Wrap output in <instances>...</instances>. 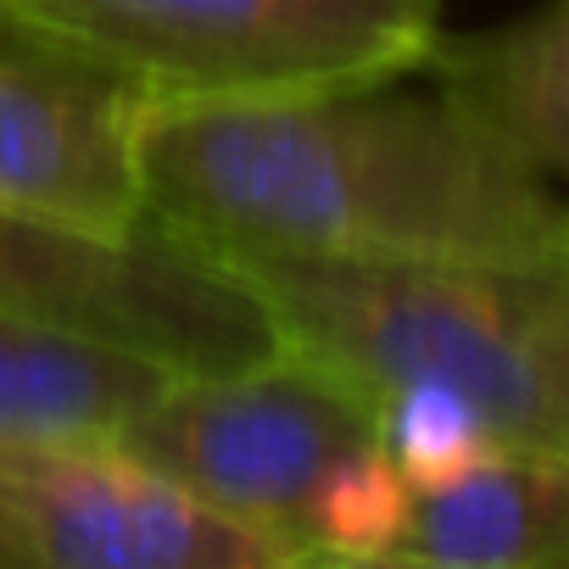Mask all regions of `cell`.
<instances>
[{
  "label": "cell",
  "mask_w": 569,
  "mask_h": 569,
  "mask_svg": "<svg viewBox=\"0 0 569 569\" xmlns=\"http://www.w3.org/2000/svg\"><path fill=\"white\" fill-rule=\"evenodd\" d=\"M140 90L0 0V207L123 240L146 223Z\"/></svg>",
  "instance_id": "cell-7"
},
{
  "label": "cell",
  "mask_w": 569,
  "mask_h": 569,
  "mask_svg": "<svg viewBox=\"0 0 569 569\" xmlns=\"http://www.w3.org/2000/svg\"><path fill=\"white\" fill-rule=\"evenodd\" d=\"M146 218L218 262H569V196L441 84L140 101Z\"/></svg>",
  "instance_id": "cell-1"
},
{
  "label": "cell",
  "mask_w": 569,
  "mask_h": 569,
  "mask_svg": "<svg viewBox=\"0 0 569 569\" xmlns=\"http://www.w3.org/2000/svg\"><path fill=\"white\" fill-rule=\"evenodd\" d=\"M380 569H569V458L497 447L441 491H413Z\"/></svg>",
  "instance_id": "cell-8"
},
{
  "label": "cell",
  "mask_w": 569,
  "mask_h": 569,
  "mask_svg": "<svg viewBox=\"0 0 569 569\" xmlns=\"http://www.w3.org/2000/svg\"><path fill=\"white\" fill-rule=\"evenodd\" d=\"M146 101H273L430 68L441 0H7Z\"/></svg>",
  "instance_id": "cell-3"
},
{
  "label": "cell",
  "mask_w": 569,
  "mask_h": 569,
  "mask_svg": "<svg viewBox=\"0 0 569 569\" xmlns=\"http://www.w3.org/2000/svg\"><path fill=\"white\" fill-rule=\"evenodd\" d=\"M279 341L380 408L430 386L497 447L569 458V262H313L240 257Z\"/></svg>",
  "instance_id": "cell-2"
},
{
  "label": "cell",
  "mask_w": 569,
  "mask_h": 569,
  "mask_svg": "<svg viewBox=\"0 0 569 569\" xmlns=\"http://www.w3.org/2000/svg\"><path fill=\"white\" fill-rule=\"evenodd\" d=\"M413 513V486L369 441L347 452L308 502V558L313 563H369L380 569L402 541Z\"/></svg>",
  "instance_id": "cell-11"
},
{
  "label": "cell",
  "mask_w": 569,
  "mask_h": 569,
  "mask_svg": "<svg viewBox=\"0 0 569 569\" xmlns=\"http://www.w3.org/2000/svg\"><path fill=\"white\" fill-rule=\"evenodd\" d=\"M0 313L112 341L179 380L251 369L284 347L234 268L151 218L101 240L0 207Z\"/></svg>",
  "instance_id": "cell-4"
},
{
  "label": "cell",
  "mask_w": 569,
  "mask_h": 569,
  "mask_svg": "<svg viewBox=\"0 0 569 569\" xmlns=\"http://www.w3.org/2000/svg\"><path fill=\"white\" fill-rule=\"evenodd\" d=\"M0 569H308L118 441L0 447Z\"/></svg>",
  "instance_id": "cell-6"
},
{
  "label": "cell",
  "mask_w": 569,
  "mask_h": 569,
  "mask_svg": "<svg viewBox=\"0 0 569 569\" xmlns=\"http://www.w3.org/2000/svg\"><path fill=\"white\" fill-rule=\"evenodd\" d=\"M375 447L397 463V475L413 491H441L480 469L497 452V436L469 402L430 386H408L375 408Z\"/></svg>",
  "instance_id": "cell-12"
},
{
  "label": "cell",
  "mask_w": 569,
  "mask_h": 569,
  "mask_svg": "<svg viewBox=\"0 0 569 569\" xmlns=\"http://www.w3.org/2000/svg\"><path fill=\"white\" fill-rule=\"evenodd\" d=\"M430 68L513 157L541 179L569 184V0H547L530 18L475 40H441Z\"/></svg>",
  "instance_id": "cell-10"
},
{
  "label": "cell",
  "mask_w": 569,
  "mask_h": 569,
  "mask_svg": "<svg viewBox=\"0 0 569 569\" xmlns=\"http://www.w3.org/2000/svg\"><path fill=\"white\" fill-rule=\"evenodd\" d=\"M369 441L375 408L291 347L251 369L173 380L118 436L129 458L284 541L297 558H308V502L319 480Z\"/></svg>",
  "instance_id": "cell-5"
},
{
  "label": "cell",
  "mask_w": 569,
  "mask_h": 569,
  "mask_svg": "<svg viewBox=\"0 0 569 569\" xmlns=\"http://www.w3.org/2000/svg\"><path fill=\"white\" fill-rule=\"evenodd\" d=\"M308 569H369V563H308Z\"/></svg>",
  "instance_id": "cell-13"
},
{
  "label": "cell",
  "mask_w": 569,
  "mask_h": 569,
  "mask_svg": "<svg viewBox=\"0 0 569 569\" xmlns=\"http://www.w3.org/2000/svg\"><path fill=\"white\" fill-rule=\"evenodd\" d=\"M179 375L23 313H0V447L118 441Z\"/></svg>",
  "instance_id": "cell-9"
}]
</instances>
